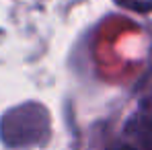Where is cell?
I'll return each instance as SVG.
<instances>
[{
	"label": "cell",
	"mask_w": 152,
	"mask_h": 150,
	"mask_svg": "<svg viewBox=\"0 0 152 150\" xmlns=\"http://www.w3.org/2000/svg\"><path fill=\"white\" fill-rule=\"evenodd\" d=\"M121 150H134V148H121Z\"/></svg>",
	"instance_id": "obj_2"
},
{
	"label": "cell",
	"mask_w": 152,
	"mask_h": 150,
	"mask_svg": "<svg viewBox=\"0 0 152 150\" xmlns=\"http://www.w3.org/2000/svg\"><path fill=\"white\" fill-rule=\"evenodd\" d=\"M117 4L126 6V8H132V10H138V12H148L152 10V2H146V0H115Z\"/></svg>",
	"instance_id": "obj_1"
}]
</instances>
